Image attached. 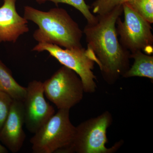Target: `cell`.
<instances>
[{
	"label": "cell",
	"mask_w": 153,
	"mask_h": 153,
	"mask_svg": "<svg viewBox=\"0 0 153 153\" xmlns=\"http://www.w3.org/2000/svg\"><path fill=\"white\" fill-rule=\"evenodd\" d=\"M123 13V6L106 14L97 15V21L84 27L88 55L98 65L102 78L109 85L114 84L130 67V52L118 38L116 22Z\"/></svg>",
	"instance_id": "cell-1"
},
{
	"label": "cell",
	"mask_w": 153,
	"mask_h": 153,
	"mask_svg": "<svg viewBox=\"0 0 153 153\" xmlns=\"http://www.w3.org/2000/svg\"><path fill=\"white\" fill-rule=\"evenodd\" d=\"M24 17L38 26L33 36L38 43L55 44L65 49L82 47L83 31L65 9L57 7L46 12L27 6Z\"/></svg>",
	"instance_id": "cell-2"
},
{
	"label": "cell",
	"mask_w": 153,
	"mask_h": 153,
	"mask_svg": "<svg viewBox=\"0 0 153 153\" xmlns=\"http://www.w3.org/2000/svg\"><path fill=\"white\" fill-rule=\"evenodd\" d=\"M112 115L106 111L96 117L79 124L75 128L71 144L60 151L64 153H114L122 146L120 140L111 148H107V131L112 123Z\"/></svg>",
	"instance_id": "cell-3"
},
{
	"label": "cell",
	"mask_w": 153,
	"mask_h": 153,
	"mask_svg": "<svg viewBox=\"0 0 153 153\" xmlns=\"http://www.w3.org/2000/svg\"><path fill=\"white\" fill-rule=\"evenodd\" d=\"M69 111L58 109L34 134L30 140L33 153H60L71 144L76 127L70 120Z\"/></svg>",
	"instance_id": "cell-4"
},
{
	"label": "cell",
	"mask_w": 153,
	"mask_h": 153,
	"mask_svg": "<svg viewBox=\"0 0 153 153\" xmlns=\"http://www.w3.org/2000/svg\"><path fill=\"white\" fill-rule=\"evenodd\" d=\"M44 95L58 109H69L79 103L85 92L82 80L70 68L63 66L43 82Z\"/></svg>",
	"instance_id": "cell-5"
},
{
	"label": "cell",
	"mask_w": 153,
	"mask_h": 153,
	"mask_svg": "<svg viewBox=\"0 0 153 153\" xmlns=\"http://www.w3.org/2000/svg\"><path fill=\"white\" fill-rule=\"evenodd\" d=\"M123 7L124 21H122L120 17L116 22L117 31L122 46L130 53L141 51L152 55L153 53L152 24L126 3H124Z\"/></svg>",
	"instance_id": "cell-6"
},
{
	"label": "cell",
	"mask_w": 153,
	"mask_h": 153,
	"mask_svg": "<svg viewBox=\"0 0 153 153\" xmlns=\"http://www.w3.org/2000/svg\"><path fill=\"white\" fill-rule=\"evenodd\" d=\"M32 50L48 52L63 66L70 68L78 74L82 80L85 93L95 92L97 87L96 76L93 71L95 63L91 59L85 48L63 49L55 44L38 43Z\"/></svg>",
	"instance_id": "cell-7"
},
{
	"label": "cell",
	"mask_w": 153,
	"mask_h": 153,
	"mask_svg": "<svg viewBox=\"0 0 153 153\" xmlns=\"http://www.w3.org/2000/svg\"><path fill=\"white\" fill-rule=\"evenodd\" d=\"M26 88L22 101L25 123L28 130L35 134L55 114V110L45 99L43 82L33 80Z\"/></svg>",
	"instance_id": "cell-8"
},
{
	"label": "cell",
	"mask_w": 153,
	"mask_h": 153,
	"mask_svg": "<svg viewBox=\"0 0 153 153\" xmlns=\"http://www.w3.org/2000/svg\"><path fill=\"white\" fill-rule=\"evenodd\" d=\"M24 124L23 102L13 100L8 115L0 131V142L12 153L19 152L25 142Z\"/></svg>",
	"instance_id": "cell-9"
},
{
	"label": "cell",
	"mask_w": 153,
	"mask_h": 153,
	"mask_svg": "<svg viewBox=\"0 0 153 153\" xmlns=\"http://www.w3.org/2000/svg\"><path fill=\"white\" fill-rule=\"evenodd\" d=\"M16 0H4L0 7V43H15L22 35L29 32L28 21L16 9Z\"/></svg>",
	"instance_id": "cell-10"
},
{
	"label": "cell",
	"mask_w": 153,
	"mask_h": 153,
	"mask_svg": "<svg viewBox=\"0 0 153 153\" xmlns=\"http://www.w3.org/2000/svg\"><path fill=\"white\" fill-rule=\"evenodd\" d=\"M131 59H133L134 63L122 77L124 78L138 77H146L153 79V56L137 51L131 53Z\"/></svg>",
	"instance_id": "cell-11"
},
{
	"label": "cell",
	"mask_w": 153,
	"mask_h": 153,
	"mask_svg": "<svg viewBox=\"0 0 153 153\" xmlns=\"http://www.w3.org/2000/svg\"><path fill=\"white\" fill-rule=\"evenodd\" d=\"M0 91L7 94L14 100L23 101L27 92L26 87L19 84L12 72L0 60Z\"/></svg>",
	"instance_id": "cell-12"
},
{
	"label": "cell",
	"mask_w": 153,
	"mask_h": 153,
	"mask_svg": "<svg viewBox=\"0 0 153 153\" xmlns=\"http://www.w3.org/2000/svg\"><path fill=\"white\" fill-rule=\"evenodd\" d=\"M39 4L47 1L54 3L56 6L59 4H65L72 6L79 11L87 20L88 24H94L97 21V16L91 13L89 6L86 4L84 0H35Z\"/></svg>",
	"instance_id": "cell-13"
},
{
	"label": "cell",
	"mask_w": 153,
	"mask_h": 153,
	"mask_svg": "<svg viewBox=\"0 0 153 153\" xmlns=\"http://www.w3.org/2000/svg\"><path fill=\"white\" fill-rule=\"evenodd\" d=\"M126 3L151 24L153 23V0H128Z\"/></svg>",
	"instance_id": "cell-14"
},
{
	"label": "cell",
	"mask_w": 153,
	"mask_h": 153,
	"mask_svg": "<svg viewBox=\"0 0 153 153\" xmlns=\"http://www.w3.org/2000/svg\"><path fill=\"white\" fill-rule=\"evenodd\" d=\"M128 0H96L91 5L94 13L97 15L106 14L119 6H123Z\"/></svg>",
	"instance_id": "cell-15"
},
{
	"label": "cell",
	"mask_w": 153,
	"mask_h": 153,
	"mask_svg": "<svg viewBox=\"0 0 153 153\" xmlns=\"http://www.w3.org/2000/svg\"><path fill=\"white\" fill-rule=\"evenodd\" d=\"M13 101L10 96L0 91V131L8 115Z\"/></svg>",
	"instance_id": "cell-16"
},
{
	"label": "cell",
	"mask_w": 153,
	"mask_h": 153,
	"mask_svg": "<svg viewBox=\"0 0 153 153\" xmlns=\"http://www.w3.org/2000/svg\"><path fill=\"white\" fill-rule=\"evenodd\" d=\"M8 152L5 147L0 143V153H7Z\"/></svg>",
	"instance_id": "cell-17"
}]
</instances>
